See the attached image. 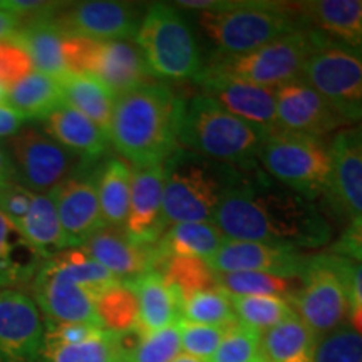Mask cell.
<instances>
[{"label":"cell","instance_id":"6da1fadb","mask_svg":"<svg viewBox=\"0 0 362 362\" xmlns=\"http://www.w3.org/2000/svg\"><path fill=\"white\" fill-rule=\"evenodd\" d=\"M214 223L225 238L305 250L325 247L329 221L310 200L272 181L264 170L242 176L221 200Z\"/></svg>","mask_w":362,"mask_h":362},{"label":"cell","instance_id":"7a4b0ae2","mask_svg":"<svg viewBox=\"0 0 362 362\" xmlns=\"http://www.w3.org/2000/svg\"><path fill=\"white\" fill-rule=\"evenodd\" d=\"M185 101L168 84H143L116 98L110 143L134 168L163 165L178 149Z\"/></svg>","mask_w":362,"mask_h":362},{"label":"cell","instance_id":"3957f363","mask_svg":"<svg viewBox=\"0 0 362 362\" xmlns=\"http://www.w3.org/2000/svg\"><path fill=\"white\" fill-rule=\"evenodd\" d=\"M175 6L198 11V22L218 54L242 56L284 35L307 29L296 2L270 0H180Z\"/></svg>","mask_w":362,"mask_h":362},{"label":"cell","instance_id":"277c9868","mask_svg":"<svg viewBox=\"0 0 362 362\" xmlns=\"http://www.w3.org/2000/svg\"><path fill=\"white\" fill-rule=\"evenodd\" d=\"M269 131L233 116L214 99L197 94L183 104L178 146L208 160L255 170Z\"/></svg>","mask_w":362,"mask_h":362},{"label":"cell","instance_id":"5b68a950","mask_svg":"<svg viewBox=\"0 0 362 362\" xmlns=\"http://www.w3.org/2000/svg\"><path fill=\"white\" fill-rule=\"evenodd\" d=\"M163 166V214L168 226L188 221H214L226 192L237 183L243 171L180 146Z\"/></svg>","mask_w":362,"mask_h":362},{"label":"cell","instance_id":"8992f818","mask_svg":"<svg viewBox=\"0 0 362 362\" xmlns=\"http://www.w3.org/2000/svg\"><path fill=\"white\" fill-rule=\"evenodd\" d=\"M134 40L153 78L194 81L200 74V47L185 17L171 4L148 6Z\"/></svg>","mask_w":362,"mask_h":362},{"label":"cell","instance_id":"52a82bcc","mask_svg":"<svg viewBox=\"0 0 362 362\" xmlns=\"http://www.w3.org/2000/svg\"><path fill=\"white\" fill-rule=\"evenodd\" d=\"M324 39L325 34L307 27L242 56L216 52L203 67L243 83L277 89L300 78L307 61Z\"/></svg>","mask_w":362,"mask_h":362},{"label":"cell","instance_id":"ba28073f","mask_svg":"<svg viewBox=\"0 0 362 362\" xmlns=\"http://www.w3.org/2000/svg\"><path fill=\"white\" fill-rule=\"evenodd\" d=\"M259 161L270 178L307 200L327 193L332 156L322 138L275 129L267 136Z\"/></svg>","mask_w":362,"mask_h":362},{"label":"cell","instance_id":"9c48e42d","mask_svg":"<svg viewBox=\"0 0 362 362\" xmlns=\"http://www.w3.org/2000/svg\"><path fill=\"white\" fill-rule=\"evenodd\" d=\"M288 302L317 341L346 324L352 305L347 259L332 253L309 255L300 287Z\"/></svg>","mask_w":362,"mask_h":362},{"label":"cell","instance_id":"30bf717a","mask_svg":"<svg viewBox=\"0 0 362 362\" xmlns=\"http://www.w3.org/2000/svg\"><path fill=\"white\" fill-rule=\"evenodd\" d=\"M300 78L347 124L362 123V52L325 35L307 61Z\"/></svg>","mask_w":362,"mask_h":362},{"label":"cell","instance_id":"8fae6325","mask_svg":"<svg viewBox=\"0 0 362 362\" xmlns=\"http://www.w3.org/2000/svg\"><path fill=\"white\" fill-rule=\"evenodd\" d=\"M6 148L12 158L17 183L33 193H51L72 175L94 166L72 155L37 126L22 128L8 139Z\"/></svg>","mask_w":362,"mask_h":362},{"label":"cell","instance_id":"7c38bea8","mask_svg":"<svg viewBox=\"0 0 362 362\" xmlns=\"http://www.w3.org/2000/svg\"><path fill=\"white\" fill-rule=\"evenodd\" d=\"M144 12L146 7L134 2H64L52 21L66 35L93 40H129L136 37Z\"/></svg>","mask_w":362,"mask_h":362},{"label":"cell","instance_id":"4fadbf2b","mask_svg":"<svg viewBox=\"0 0 362 362\" xmlns=\"http://www.w3.org/2000/svg\"><path fill=\"white\" fill-rule=\"evenodd\" d=\"M45 325L34 298L0 291V362H39Z\"/></svg>","mask_w":362,"mask_h":362},{"label":"cell","instance_id":"5bb4252c","mask_svg":"<svg viewBox=\"0 0 362 362\" xmlns=\"http://www.w3.org/2000/svg\"><path fill=\"white\" fill-rule=\"evenodd\" d=\"M33 298L45 324H90L103 327L96 314V297L42 260L30 284Z\"/></svg>","mask_w":362,"mask_h":362},{"label":"cell","instance_id":"9a60e30c","mask_svg":"<svg viewBox=\"0 0 362 362\" xmlns=\"http://www.w3.org/2000/svg\"><path fill=\"white\" fill-rule=\"evenodd\" d=\"M84 168L51 192L67 248L83 247L104 226L98 197V170Z\"/></svg>","mask_w":362,"mask_h":362},{"label":"cell","instance_id":"2e32d148","mask_svg":"<svg viewBox=\"0 0 362 362\" xmlns=\"http://www.w3.org/2000/svg\"><path fill=\"white\" fill-rule=\"evenodd\" d=\"M194 83L200 86L203 96L214 99L223 110L240 119L259 126L269 133L279 129L275 89L243 83L206 67H202L200 74L194 78Z\"/></svg>","mask_w":362,"mask_h":362},{"label":"cell","instance_id":"e0dca14e","mask_svg":"<svg viewBox=\"0 0 362 362\" xmlns=\"http://www.w3.org/2000/svg\"><path fill=\"white\" fill-rule=\"evenodd\" d=\"M329 148L332 173L325 197L351 223L362 220V123L339 129Z\"/></svg>","mask_w":362,"mask_h":362},{"label":"cell","instance_id":"ac0fdd59","mask_svg":"<svg viewBox=\"0 0 362 362\" xmlns=\"http://www.w3.org/2000/svg\"><path fill=\"white\" fill-rule=\"evenodd\" d=\"M307 262L309 255L300 252L232 238H225L218 250L206 259L214 274L262 272L292 279H300Z\"/></svg>","mask_w":362,"mask_h":362},{"label":"cell","instance_id":"d6986e66","mask_svg":"<svg viewBox=\"0 0 362 362\" xmlns=\"http://www.w3.org/2000/svg\"><path fill=\"white\" fill-rule=\"evenodd\" d=\"M275 110L279 129L292 133L322 138L347 124L302 78L275 89Z\"/></svg>","mask_w":362,"mask_h":362},{"label":"cell","instance_id":"ffe728a7","mask_svg":"<svg viewBox=\"0 0 362 362\" xmlns=\"http://www.w3.org/2000/svg\"><path fill=\"white\" fill-rule=\"evenodd\" d=\"M163 185H165L163 165L133 170L129 211L124 232L138 245H155L168 230V223L163 214Z\"/></svg>","mask_w":362,"mask_h":362},{"label":"cell","instance_id":"44dd1931","mask_svg":"<svg viewBox=\"0 0 362 362\" xmlns=\"http://www.w3.org/2000/svg\"><path fill=\"white\" fill-rule=\"evenodd\" d=\"M81 248L121 282H133L148 272H158L163 264L158 243L138 245L124 230L111 226H103Z\"/></svg>","mask_w":362,"mask_h":362},{"label":"cell","instance_id":"7402d4cb","mask_svg":"<svg viewBox=\"0 0 362 362\" xmlns=\"http://www.w3.org/2000/svg\"><path fill=\"white\" fill-rule=\"evenodd\" d=\"M88 76L101 81L116 98L155 81L141 51L128 40H96Z\"/></svg>","mask_w":362,"mask_h":362},{"label":"cell","instance_id":"603a6c76","mask_svg":"<svg viewBox=\"0 0 362 362\" xmlns=\"http://www.w3.org/2000/svg\"><path fill=\"white\" fill-rule=\"evenodd\" d=\"M296 8L312 29L362 52V0H309Z\"/></svg>","mask_w":362,"mask_h":362},{"label":"cell","instance_id":"cb8c5ba5","mask_svg":"<svg viewBox=\"0 0 362 362\" xmlns=\"http://www.w3.org/2000/svg\"><path fill=\"white\" fill-rule=\"evenodd\" d=\"M128 284L138 298V330L141 334L170 327L183 319L185 298L160 272L151 270Z\"/></svg>","mask_w":362,"mask_h":362},{"label":"cell","instance_id":"d4e9b609","mask_svg":"<svg viewBox=\"0 0 362 362\" xmlns=\"http://www.w3.org/2000/svg\"><path fill=\"white\" fill-rule=\"evenodd\" d=\"M42 129L54 141L90 165H96L110 146V138L76 110L62 104L42 121Z\"/></svg>","mask_w":362,"mask_h":362},{"label":"cell","instance_id":"484cf974","mask_svg":"<svg viewBox=\"0 0 362 362\" xmlns=\"http://www.w3.org/2000/svg\"><path fill=\"white\" fill-rule=\"evenodd\" d=\"M12 39L24 47L33 61L34 69L51 78L62 79L67 76L64 62L66 34L54 24L52 17L22 22Z\"/></svg>","mask_w":362,"mask_h":362},{"label":"cell","instance_id":"4316f807","mask_svg":"<svg viewBox=\"0 0 362 362\" xmlns=\"http://www.w3.org/2000/svg\"><path fill=\"white\" fill-rule=\"evenodd\" d=\"M42 255L0 214V291H21L33 284Z\"/></svg>","mask_w":362,"mask_h":362},{"label":"cell","instance_id":"83f0119b","mask_svg":"<svg viewBox=\"0 0 362 362\" xmlns=\"http://www.w3.org/2000/svg\"><path fill=\"white\" fill-rule=\"evenodd\" d=\"M317 339L293 314L260 334L262 362H312Z\"/></svg>","mask_w":362,"mask_h":362},{"label":"cell","instance_id":"f1b7e54d","mask_svg":"<svg viewBox=\"0 0 362 362\" xmlns=\"http://www.w3.org/2000/svg\"><path fill=\"white\" fill-rule=\"evenodd\" d=\"M64 104L93 121L110 138V128L116 96L93 76L67 74L59 79Z\"/></svg>","mask_w":362,"mask_h":362},{"label":"cell","instance_id":"f546056e","mask_svg":"<svg viewBox=\"0 0 362 362\" xmlns=\"http://www.w3.org/2000/svg\"><path fill=\"white\" fill-rule=\"evenodd\" d=\"M133 168L123 158L112 156L98 168V197L104 226L124 230L129 211Z\"/></svg>","mask_w":362,"mask_h":362},{"label":"cell","instance_id":"4dcf8cb0","mask_svg":"<svg viewBox=\"0 0 362 362\" xmlns=\"http://www.w3.org/2000/svg\"><path fill=\"white\" fill-rule=\"evenodd\" d=\"M19 232L37 250L42 259L66 250L67 243L51 193H33L29 210Z\"/></svg>","mask_w":362,"mask_h":362},{"label":"cell","instance_id":"1f68e13d","mask_svg":"<svg viewBox=\"0 0 362 362\" xmlns=\"http://www.w3.org/2000/svg\"><path fill=\"white\" fill-rule=\"evenodd\" d=\"M7 103L27 121H44L64 104L61 81L33 71L8 89Z\"/></svg>","mask_w":362,"mask_h":362},{"label":"cell","instance_id":"d6a6232c","mask_svg":"<svg viewBox=\"0 0 362 362\" xmlns=\"http://www.w3.org/2000/svg\"><path fill=\"white\" fill-rule=\"evenodd\" d=\"M225 235L214 221H188L170 225L158 242L163 260L166 257L210 259L223 243Z\"/></svg>","mask_w":362,"mask_h":362},{"label":"cell","instance_id":"836d02e7","mask_svg":"<svg viewBox=\"0 0 362 362\" xmlns=\"http://www.w3.org/2000/svg\"><path fill=\"white\" fill-rule=\"evenodd\" d=\"M39 362H128L121 334L103 329L88 341L72 346H44Z\"/></svg>","mask_w":362,"mask_h":362},{"label":"cell","instance_id":"e575fe53","mask_svg":"<svg viewBox=\"0 0 362 362\" xmlns=\"http://www.w3.org/2000/svg\"><path fill=\"white\" fill-rule=\"evenodd\" d=\"M44 260L59 274L88 288L94 297H98L99 293L116 282H121L110 270L104 269L93 257L88 255L81 247L66 248V250L54 253V255Z\"/></svg>","mask_w":362,"mask_h":362},{"label":"cell","instance_id":"d590c367","mask_svg":"<svg viewBox=\"0 0 362 362\" xmlns=\"http://www.w3.org/2000/svg\"><path fill=\"white\" fill-rule=\"evenodd\" d=\"M96 314L103 329L124 334L138 329L139 307L133 287L128 282H116L96 297Z\"/></svg>","mask_w":362,"mask_h":362},{"label":"cell","instance_id":"8d00e7d4","mask_svg":"<svg viewBox=\"0 0 362 362\" xmlns=\"http://www.w3.org/2000/svg\"><path fill=\"white\" fill-rule=\"evenodd\" d=\"M216 287L228 296H272L291 300L300 287V279L280 277L262 272L215 274Z\"/></svg>","mask_w":362,"mask_h":362},{"label":"cell","instance_id":"74e56055","mask_svg":"<svg viewBox=\"0 0 362 362\" xmlns=\"http://www.w3.org/2000/svg\"><path fill=\"white\" fill-rule=\"evenodd\" d=\"M237 322L265 332L296 314L291 302L272 296H230Z\"/></svg>","mask_w":362,"mask_h":362},{"label":"cell","instance_id":"f35d334b","mask_svg":"<svg viewBox=\"0 0 362 362\" xmlns=\"http://www.w3.org/2000/svg\"><path fill=\"white\" fill-rule=\"evenodd\" d=\"M158 272L178 288L185 300L193 293L216 287L214 270L200 257H166Z\"/></svg>","mask_w":362,"mask_h":362},{"label":"cell","instance_id":"ab89813d","mask_svg":"<svg viewBox=\"0 0 362 362\" xmlns=\"http://www.w3.org/2000/svg\"><path fill=\"white\" fill-rule=\"evenodd\" d=\"M181 320L215 327H230L237 322V317L228 293L220 287H214L193 293L185 300Z\"/></svg>","mask_w":362,"mask_h":362},{"label":"cell","instance_id":"60d3db41","mask_svg":"<svg viewBox=\"0 0 362 362\" xmlns=\"http://www.w3.org/2000/svg\"><path fill=\"white\" fill-rule=\"evenodd\" d=\"M178 324L141 334L138 344L128 354V362H173L181 351Z\"/></svg>","mask_w":362,"mask_h":362},{"label":"cell","instance_id":"b9f144b4","mask_svg":"<svg viewBox=\"0 0 362 362\" xmlns=\"http://www.w3.org/2000/svg\"><path fill=\"white\" fill-rule=\"evenodd\" d=\"M210 362H262L260 332L235 322L226 330Z\"/></svg>","mask_w":362,"mask_h":362},{"label":"cell","instance_id":"7bdbcfd3","mask_svg":"<svg viewBox=\"0 0 362 362\" xmlns=\"http://www.w3.org/2000/svg\"><path fill=\"white\" fill-rule=\"evenodd\" d=\"M312 362H362V337L344 324L317 341Z\"/></svg>","mask_w":362,"mask_h":362},{"label":"cell","instance_id":"ee69618b","mask_svg":"<svg viewBox=\"0 0 362 362\" xmlns=\"http://www.w3.org/2000/svg\"><path fill=\"white\" fill-rule=\"evenodd\" d=\"M178 325L181 336V349L185 351V354L206 362L214 357L220 342L223 341L226 330H228V327L193 324L188 322V320H180Z\"/></svg>","mask_w":362,"mask_h":362},{"label":"cell","instance_id":"f6af8a7d","mask_svg":"<svg viewBox=\"0 0 362 362\" xmlns=\"http://www.w3.org/2000/svg\"><path fill=\"white\" fill-rule=\"evenodd\" d=\"M35 71L29 54L13 39L0 40V84L7 90Z\"/></svg>","mask_w":362,"mask_h":362},{"label":"cell","instance_id":"bcb514c9","mask_svg":"<svg viewBox=\"0 0 362 362\" xmlns=\"http://www.w3.org/2000/svg\"><path fill=\"white\" fill-rule=\"evenodd\" d=\"M33 192L22 187L17 181L0 185V214L11 221L17 230L24 221L27 210H29Z\"/></svg>","mask_w":362,"mask_h":362},{"label":"cell","instance_id":"7dc6e473","mask_svg":"<svg viewBox=\"0 0 362 362\" xmlns=\"http://www.w3.org/2000/svg\"><path fill=\"white\" fill-rule=\"evenodd\" d=\"M103 327L90 324H45L44 346H72L88 341Z\"/></svg>","mask_w":362,"mask_h":362},{"label":"cell","instance_id":"c3c4849f","mask_svg":"<svg viewBox=\"0 0 362 362\" xmlns=\"http://www.w3.org/2000/svg\"><path fill=\"white\" fill-rule=\"evenodd\" d=\"M330 253L352 262H362V220L352 221L344 230L337 242L330 247Z\"/></svg>","mask_w":362,"mask_h":362},{"label":"cell","instance_id":"681fc988","mask_svg":"<svg viewBox=\"0 0 362 362\" xmlns=\"http://www.w3.org/2000/svg\"><path fill=\"white\" fill-rule=\"evenodd\" d=\"M25 117L8 103L0 104V139H11L22 129Z\"/></svg>","mask_w":362,"mask_h":362},{"label":"cell","instance_id":"f907efd6","mask_svg":"<svg viewBox=\"0 0 362 362\" xmlns=\"http://www.w3.org/2000/svg\"><path fill=\"white\" fill-rule=\"evenodd\" d=\"M21 25L22 21L19 17L0 7V40L12 39V35L19 30Z\"/></svg>","mask_w":362,"mask_h":362},{"label":"cell","instance_id":"816d5d0a","mask_svg":"<svg viewBox=\"0 0 362 362\" xmlns=\"http://www.w3.org/2000/svg\"><path fill=\"white\" fill-rule=\"evenodd\" d=\"M16 180V170H13L12 158L8 155L7 148L0 144V185Z\"/></svg>","mask_w":362,"mask_h":362},{"label":"cell","instance_id":"f5cc1de1","mask_svg":"<svg viewBox=\"0 0 362 362\" xmlns=\"http://www.w3.org/2000/svg\"><path fill=\"white\" fill-rule=\"evenodd\" d=\"M349 325L354 332L359 334L362 337V305L359 304H352L351 305V312H349Z\"/></svg>","mask_w":362,"mask_h":362},{"label":"cell","instance_id":"db71d44e","mask_svg":"<svg viewBox=\"0 0 362 362\" xmlns=\"http://www.w3.org/2000/svg\"><path fill=\"white\" fill-rule=\"evenodd\" d=\"M173 362H206V361H202V359H194V357L188 356V354H183V356H178Z\"/></svg>","mask_w":362,"mask_h":362},{"label":"cell","instance_id":"11a10c76","mask_svg":"<svg viewBox=\"0 0 362 362\" xmlns=\"http://www.w3.org/2000/svg\"><path fill=\"white\" fill-rule=\"evenodd\" d=\"M7 98H8V90L4 88L2 84H0V104L7 103Z\"/></svg>","mask_w":362,"mask_h":362}]
</instances>
